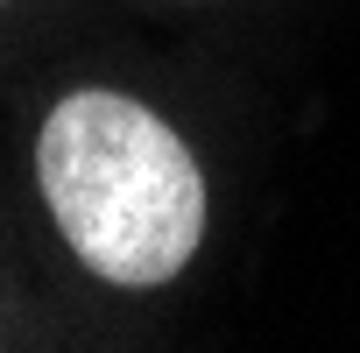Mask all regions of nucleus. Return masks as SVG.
Segmentation results:
<instances>
[{"instance_id":"obj_1","label":"nucleus","mask_w":360,"mask_h":353,"mask_svg":"<svg viewBox=\"0 0 360 353\" xmlns=\"http://www.w3.org/2000/svg\"><path fill=\"white\" fill-rule=\"evenodd\" d=\"M36 176L64 240L106 283H169L205 233V176L191 148L120 92H71L43 120Z\"/></svg>"}]
</instances>
